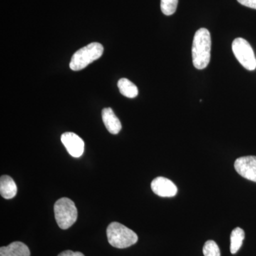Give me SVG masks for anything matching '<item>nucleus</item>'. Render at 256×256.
<instances>
[{"mask_svg": "<svg viewBox=\"0 0 256 256\" xmlns=\"http://www.w3.org/2000/svg\"><path fill=\"white\" fill-rule=\"evenodd\" d=\"M58 256H85L82 252H74L72 250H65L60 252Z\"/></svg>", "mask_w": 256, "mask_h": 256, "instance_id": "nucleus-17", "label": "nucleus"}, {"mask_svg": "<svg viewBox=\"0 0 256 256\" xmlns=\"http://www.w3.org/2000/svg\"><path fill=\"white\" fill-rule=\"evenodd\" d=\"M151 188L156 194L161 197H173L178 193V188L169 178L159 176L152 182Z\"/></svg>", "mask_w": 256, "mask_h": 256, "instance_id": "nucleus-8", "label": "nucleus"}, {"mask_svg": "<svg viewBox=\"0 0 256 256\" xmlns=\"http://www.w3.org/2000/svg\"><path fill=\"white\" fill-rule=\"evenodd\" d=\"M18 188L12 178L8 175L2 176L0 178V194L3 198L11 200L16 196Z\"/></svg>", "mask_w": 256, "mask_h": 256, "instance_id": "nucleus-11", "label": "nucleus"}, {"mask_svg": "<svg viewBox=\"0 0 256 256\" xmlns=\"http://www.w3.org/2000/svg\"><path fill=\"white\" fill-rule=\"evenodd\" d=\"M69 154L74 158H80L84 152V140L74 132L64 133L60 138Z\"/></svg>", "mask_w": 256, "mask_h": 256, "instance_id": "nucleus-7", "label": "nucleus"}, {"mask_svg": "<svg viewBox=\"0 0 256 256\" xmlns=\"http://www.w3.org/2000/svg\"><path fill=\"white\" fill-rule=\"evenodd\" d=\"M178 0H161V10L166 16L172 15L178 8Z\"/></svg>", "mask_w": 256, "mask_h": 256, "instance_id": "nucleus-14", "label": "nucleus"}, {"mask_svg": "<svg viewBox=\"0 0 256 256\" xmlns=\"http://www.w3.org/2000/svg\"><path fill=\"white\" fill-rule=\"evenodd\" d=\"M102 118L109 132L112 134H118L122 129V124L110 108L102 110Z\"/></svg>", "mask_w": 256, "mask_h": 256, "instance_id": "nucleus-9", "label": "nucleus"}, {"mask_svg": "<svg viewBox=\"0 0 256 256\" xmlns=\"http://www.w3.org/2000/svg\"><path fill=\"white\" fill-rule=\"evenodd\" d=\"M212 38L210 32L205 28L196 31L192 44V60L195 68H206L210 62Z\"/></svg>", "mask_w": 256, "mask_h": 256, "instance_id": "nucleus-1", "label": "nucleus"}, {"mask_svg": "<svg viewBox=\"0 0 256 256\" xmlns=\"http://www.w3.org/2000/svg\"><path fill=\"white\" fill-rule=\"evenodd\" d=\"M106 233L109 244L117 248H126L138 242L137 234L118 222L111 223Z\"/></svg>", "mask_w": 256, "mask_h": 256, "instance_id": "nucleus-2", "label": "nucleus"}, {"mask_svg": "<svg viewBox=\"0 0 256 256\" xmlns=\"http://www.w3.org/2000/svg\"><path fill=\"white\" fill-rule=\"evenodd\" d=\"M30 249L22 242H15L0 248V256H30Z\"/></svg>", "mask_w": 256, "mask_h": 256, "instance_id": "nucleus-10", "label": "nucleus"}, {"mask_svg": "<svg viewBox=\"0 0 256 256\" xmlns=\"http://www.w3.org/2000/svg\"><path fill=\"white\" fill-rule=\"evenodd\" d=\"M120 92L129 98H134L138 95V87L127 78H120L118 82Z\"/></svg>", "mask_w": 256, "mask_h": 256, "instance_id": "nucleus-12", "label": "nucleus"}, {"mask_svg": "<svg viewBox=\"0 0 256 256\" xmlns=\"http://www.w3.org/2000/svg\"><path fill=\"white\" fill-rule=\"evenodd\" d=\"M54 210L56 220L60 228L68 229L76 222L78 210L75 204L70 198H62L57 200Z\"/></svg>", "mask_w": 256, "mask_h": 256, "instance_id": "nucleus-4", "label": "nucleus"}, {"mask_svg": "<svg viewBox=\"0 0 256 256\" xmlns=\"http://www.w3.org/2000/svg\"><path fill=\"white\" fill-rule=\"evenodd\" d=\"M204 256H220V248L214 240H207L203 248Z\"/></svg>", "mask_w": 256, "mask_h": 256, "instance_id": "nucleus-15", "label": "nucleus"}, {"mask_svg": "<svg viewBox=\"0 0 256 256\" xmlns=\"http://www.w3.org/2000/svg\"><path fill=\"white\" fill-rule=\"evenodd\" d=\"M240 4L256 10V0H237Z\"/></svg>", "mask_w": 256, "mask_h": 256, "instance_id": "nucleus-16", "label": "nucleus"}, {"mask_svg": "<svg viewBox=\"0 0 256 256\" xmlns=\"http://www.w3.org/2000/svg\"><path fill=\"white\" fill-rule=\"evenodd\" d=\"M104 46L100 43L94 42L77 50L72 56L70 68L73 70L85 68L94 60H98L104 54Z\"/></svg>", "mask_w": 256, "mask_h": 256, "instance_id": "nucleus-3", "label": "nucleus"}, {"mask_svg": "<svg viewBox=\"0 0 256 256\" xmlns=\"http://www.w3.org/2000/svg\"><path fill=\"white\" fill-rule=\"evenodd\" d=\"M245 238V233L242 228L237 227L232 230L230 234V250L232 254H236L242 247V242Z\"/></svg>", "mask_w": 256, "mask_h": 256, "instance_id": "nucleus-13", "label": "nucleus"}, {"mask_svg": "<svg viewBox=\"0 0 256 256\" xmlns=\"http://www.w3.org/2000/svg\"><path fill=\"white\" fill-rule=\"evenodd\" d=\"M232 50L236 58L242 66L248 70L256 68L255 54L250 44L242 38H236L232 44Z\"/></svg>", "mask_w": 256, "mask_h": 256, "instance_id": "nucleus-5", "label": "nucleus"}, {"mask_svg": "<svg viewBox=\"0 0 256 256\" xmlns=\"http://www.w3.org/2000/svg\"><path fill=\"white\" fill-rule=\"evenodd\" d=\"M236 171L242 178L256 182V156L238 158L234 163Z\"/></svg>", "mask_w": 256, "mask_h": 256, "instance_id": "nucleus-6", "label": "nucleus"}]
</instances>
